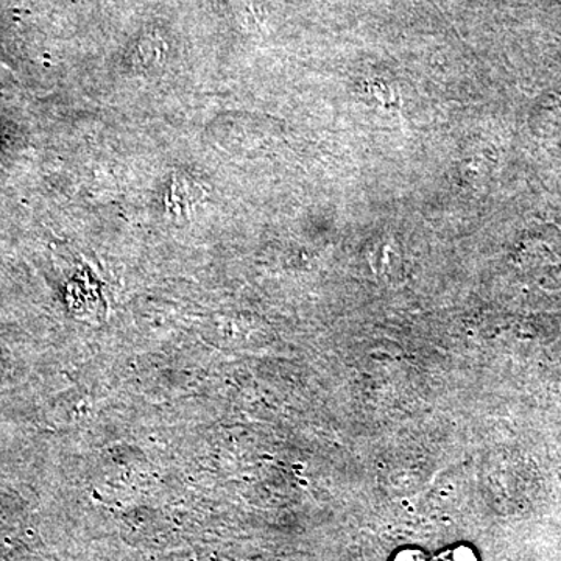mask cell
I'll return each instance as SVG.
<instances>
[{"label":"cell","mask_w":561,"mask_h":561,"mask_svg":"<svg viewBox=\"0 0 561 561\" xmlns=\"http://www.w3.org/2000/svg\"><path fill=\"white\" fill-rule=\"evenodd\" d=\"M440 561H481L474 548L468 545H456L438 556Z\"/></svg>","instance_id":"1"},{"label":"cell","mask_w":561,"mask_h":561,"mask_svg":"<svg viewBox=\"0 0 561 561\" xmlns=\"http://www.w3.org/2000/svg\"><path fill=\"white\" fill-rule=\"evenodd\" d=\"M390 561H432L430 553L420 548H402Z\"/></svg>","instance_id":"2"}]
</instances>
